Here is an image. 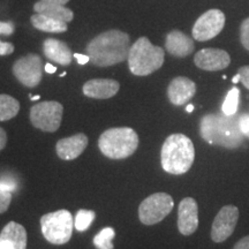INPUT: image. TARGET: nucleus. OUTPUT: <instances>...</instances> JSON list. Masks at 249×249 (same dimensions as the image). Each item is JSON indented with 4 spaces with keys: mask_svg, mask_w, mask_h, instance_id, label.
<instances>
[{
    "mask_svg": "<svg viewBox=\"0 0 249 249\" xmlns=\"http://www.w3.org/2000/svg\"><path fill=\"white\" fill-rule=\"evenodd\" d=\"M239 123V128H240L241 133L244 134V136L249 138V114H242L238 118Z\"/></svg>",
    "mask_w": 249,
    "mask_h": 249,
    "instance_id": "nucleus-28",
    "label": "nucleus"
},
{
    "mask_svg": "<svg viewBox=\"0 0 249 249\" xmlns=\"http://www.w3.org/2000/svg\"><path fill=\"white\" fill-rule=\"evenodd\" d=\"M73 217L68 210H58L40 218L43 236L52 245H65L73 233Z\"/></svg>",
    "mask_w": 249,
    "mask_h": 249,
    "instance_id": "nucleus-6",
    "label": "nucleus"
},
{
    "mask_svg": "<svg viewBox=\"0 0 249 249\" xmlns=\"http://www.w3.org/2000/svg\"><path fill=\"white\" fill-rule=\"evenodd\" d=\"M165 49L170 54L178 58H185L193 53L195 49L194 40L179 30L171 31L165 40Z\"/></svg>",
    "mask_w": 249,
    "mask_h": 249,
    "instance_id": "nucleus-18",
    "label": "nucleus"
},
{
    "mask_svg": "<svg viewBox=\"0 0 249 249\" xmlns=\"http://www.w3.org/2000/svg\"><path fill=\"white\" fill-rule=\"evenodd\" d=\"M30 21L34 28L45 31V33L60 34L65 33L67 30V22H64V21L57 20V18H50L44 14L36 13L30 18Z\"/></svg>",
    "mask_w": 249,
    "mask_h": 249,
    "instance_id": "nucleus-21",
    "label": "nucleus"
},
{
    "mask_svg": "<svg viewBox=\"0 0 249 249\" xmlns=\"http://www.w3.org/2000/svg\"><path fill=\"white\" fill-rule=\"evenodd\" d=\"M102 154L111 160H124L139 147V135L129 127H118L105 130L98 140Z\"/></svg>",
    "mask_w": 249,
    "mask_h": 249,
    "instance_id": "nucleus-5",
    "label": "nucleus"
},
{
    "mask_svg": "<svg viewBox=\"0 0 249 249\" xmlns=\"http://www.w3.org/2000/svg\"><path fill=\"white\" fill-rule=\"evenodd\" d=\"M43 51L46 58L62 66H67L71 62L73 54L70 46L62 40L54 38L45 39L43 43Z\"/></svg>",
    "mask_w": 249,
    "mask_h": 249,
    "instance_id": "nucleus-19",
    "label": "nucleus"
},
{
    "mask_svg": "<svg viewBox=\"0 0 249 249\" xmlns=\"http://www.w3.org/2000/svg\"><path fill=\"white\" fill-rule=\"evenodd\" d=\"M40 1L49 2V4H57V5H65L67 4L70 0H40Z\"/></svg>",
    "mask_w": 249,
    "mask_h": 249,
    "instance_id": "nucleus-36",
    "label": "nucleus"
},
{
    "mask_svg": "<svg viewBox=\"0 0 249 249\" xmlns=\"http://www.w3.org/2000/svg\"><path fill=\"white\" fill-rule=\"evenodd\" d=\"M238 74L240 75V81L245 88L249 90V66H242L239 68Z\"/></svg>",
    "mask_w": 249,
    "mask_h": 249,
    "instance_id": "nucleus-31",
    "label": "nucleus"
},
{
    "mask_svg": "<svg viewBox=\"0 0 249 249\" xmlns=\"http://www.w3.org/2000/svg\"><path fill=\"white\" fill-rule=\"evenodd\" d=\"M87 145H88V138L86 134L80 133L70 138L59 140L55 145V150L60 160H73L80 157V155L86 150Z\"/></svg>",
    "mask_w": 249,
    "mask_h": 249,
    "instance_id": "nucleus-15",
    "label": "nucleus"
},
{
    "mask_svg": "<svg viewBox=\"0 0 249 249\" xmlns=\"http://www.w3.org/2000/svg\"><path fill=\"white\" fill-rule=\"evenodd\" d=\"M174 207L172 196L166 193H156L148 196L139 207V218L144 225H155L170 214Z\"/></svg>",
    "mask_w": 249,
    "mask_h": 249,
    "instance_id": "nucleus-7",
    "label": "nucleus"
},
{
    "mask_svg": "<svg viewBox=\"0 0 249 249\" xmlns=\"http://www.w3.org/2000/svg\"><path fill=\"white\" fill-rule=\"evenodd\" d=\"M13 74L20 83L28 88H35L43 76L42 59L38 54L30 53L18 59L13 65Z\"/></svg>",
    "mask_w": 249,
    "mask_h": 249,
    "instance_id": "nucleus-9",
    "label": "nucleus"
},
{
    "mask_svg": "<svg viewBox=\"0 0 249 249\" xmlns=\"http://www.w3.org/2000/svg\"><path fill=\"white\" fill-rule=\"evenodd\" d=\"M12 202V192L6 191L0 186V213H4L8 210Z\"/></svg>",
    "mask_w": 249,
    "mask_h": 249,
    "instance_id": "nucleus-26",
    "label": "nucleus"
},
{
    "mask_svg": "<svg viewBox=\"0 0 249 249\" xmlns=\"http://www.w3.org/2000/svg\"><path fill=\"white\" fill-rule=\"evenodd\" d=\"M120 85L116 80L93 79L89 80L83 86V93L89 98L107 99L113 97L119 91Z\"/></svg>",
    "mask_w": 249,
    "mask_h": 249,
    "instance_id": "nucleus-17",
    "label": "nucleus"
},
{
    "mask_svg": "<svg viewBox=\"0 0 249 249\" xmlns=\"http://www.w3.org/2000/svg\"><path fill=\"white\" fill-rule=\"evenodd\" d=\"M198 227V207L193 197H186L178 208V229L182 235H192Z\"/></svg>",
    "mask_w": 249,
    "mask_h": 249,
    "instance_id": "nucleus-13",
    "label": "nucleus"
},
{
    "mask_svg": "<svg viewBox=\"0 0 249 249\" xmlns=\"http://www.w3.org/2000/svg\"><path fill=\"white\" fill-rule=\"evenodd\" d=\"M15 26L12 21H7V22H2L0 21V35L11 36L14 33Z\"/></svg>",
    "mask_w": 249,
    "mask_h": 249,
    "instance_id": "nucleus-29",
    "label": "nucleus"
},
{
    "mask_svg": "<svg viewBox=\"0 0 249 249\" xmlns=\"http://www.w3.org/2000/svg\"><path fill=\"white\" fill-rule=\"evenodd\" d=\"M39 98H40V96H30L31 101H38Z\"/></svg>",
    "mask_w": 249,
    "mask_h": 249,
    "instance_id": "nucleus-40",
    "label": "nucleus"
},
{
    "mask_svg": "<svg viewBox=\"0 0 249 249\" xmlns=\"http://www.w3.org/2000/svg\"><path fill=\"white\" fill-rule=\"evenodd\" d=\"M73 57L76 59L77 60V62H79L80 65H86L87 62H89L90 61V58H89V55L88 54H80V53H75V54H73Z\"/></svg>",
    "mask_w": 249,
    "mask_h": 249,
    "instance_id": "nucleus-35",
    "label": "nucleus"
},
{
    "mask_svg": "<svg viewBox=\"0 0 249 249\" xmlns=\"http://www.w3.org/2000/svg\"><path fill=\"white\" fill-rule=\"evenodd\" d=\"M239 81H240V75H239V74H236V75L232 79V82L233 83H238Z\"/></svg>",
    "mask_w": 249,
    "mask_h": 249,
    "instance_id": "nucleus-38",
    "label": "nucleus"
},
{
    "mask_svg": "<svg viewBox=\"0 0 249 249\" xmlns=\"http://www.w3.org/2000/svg\"><path fill=\"white\" fill-rule=\"evenodd\" d=\"M195 92V83L185 76H178L173 79L167 88V96H169L170 102L177 107L187 104L194 97Z\"/></svg>",
    "mask_w": 249,
    "mask_h": 249,
    "instance_id": "nucleus-14",
    "label": "nucleus"
},
{
    "mask_svg": "<svg viewBox=\"0 0 249 249\" xmlns=\"http://www.w3.org/2000/svg\"><path fill=\"white\" fill-rule=\"evenodd\" d=\"M96 218L95 211L92 210H86L81 209L77 211L75 222H74V226L79 232H85L89 229L93 220Z\"/></svg>",
    "mask_w": 249,
    "mask_h": 249,
    "instance_id": "nucleus-25",
    "label": "nucleus"
},
{
    "mask_svg": "<svg viewBox=\"0 0 249 249\" xmlns=\"http://www.w3.org/2000/svg\"><path fill=\"white\" fill-rule=\"evenodd\" d=\"M164 57L163 49L151 44L147 37H140L130 46L127 60L134 75L147 76L163 66Z\"/></svg>",
    "mask_w": 249,
    "mask_h": 249,
    "instance_id": "nucleus-4",
    "label": "nucleus"
},
{
    "mask_svg": "<svg viewBox=\"0 0 249 249\" xmlns=\"http://www.w3.org/2000/svg\"><path fill=\"white\" fill-rule=\"evenodd\" d=\"M34 11H35L36 13L48 15L50 18L61 20L64 21V22H71L74 18L71 9L65 7L64 5L49 4V2L44 1L36 2V4L34 5Z\"/></svg>",
    "mask_w": 249,
    "mask_h": 249,
    "instance_id": "nucleus-20",
    "label": "nucleus"
},
{
    "mask_svg": "<svg viewBox=\"0 0 249 249\" xmlns=\"http://www.w3.org/2000/svg\"><path fill=\"white\" fill-rule=\"evenodd\" d=\"M239 101H240V90L234 87V88H232L229 92H227L225 101L223 103V114L229 117L234 116L236 111H238Z\"/></svg>",
    "mask_w": 249,
    "mask_h": 249,
    "instance_id": "nucleus-23",
    "label": "nucleus"
},
{
    "mask_svg": "<svg viewBox=\"0 0 249 249\" xmlns=\"http://www.w3.org/2000/svg\"><path fill=\"white\" fill-rule=\"evenodd\" d=\"M65 75H66V71H64V73H62V74H61V75H60V76H61V77H64V76H65Z\"/></svg>",
    "mask_w": 249,
    "mask_h": 249,
    "instance_id": "nucleus-41",
    "label": "nucleus"
},
{
    "mask_svg": "<svg viewBox=\"0 0 249 249\" xmlns=\"http://www.w3.org/2000/svg\"><path fill=\"white\" fill-rule=\"evenodd\" d=\"M200 134L205 142L226 149H236L244 143V134L234 116L207 114L201 119Z\"/></svg>",
    "mask_w": 249,
    "mask_h": 249,
    "instance_id": "nucleus-2",
    "label": "nucleus"
},
{
    "mask_svg": "<svg viewBox=\"0 0 249 249\" xmlns=\"http://www.w3.org/2000/svg\"><path fill=\"white\" fill-rule=\"evenodd\" d=\"M0 249H27V231L21 224L9 222L0 233Z\"/></svg>",
    "mask_w": 249,
    "mask_h": 249,
    "instance_id": "nucleus-16",
    "label": "nucleus"
},
{
    "mask_svg": "<svg viewBox=\"0 0 249 249\" xmlns=\"http://www.w3.org/2000/svg\"><path fill=\"white\" fill-rule=\"evenodd\" d=\"M44 68H45L46 73H50V74H53V73H55V71H57V67L52 66L51 64H46Z\"/></svg>",
    "mask_w": 249,
    "mask_h": 249,
    "instance_id": "nucleus-37",
    "label": "nucleus"
},
{
    "mask_svg": "<svg viewBox=\"0 0 249 249\" xmlns=\"http://www.w3.org/2000/svg\"><path fill=\"white\" fill-rule=\"evenodd\" d=\"M129 36L120 30H108L99 34L87 45V54L95 66L108 67L128 58Z\"/></svg>",
    "mask_w": 249,
    "mask_h": 249,
    "instance_id": "nucleus-1",
    "label": "nucleus"
},
{
    "mask_svg": "<svg viewBox=\"0 0 249 249\" xmlns=\"http://www.w3.org/2000/svg\"><path fill=\"white\" fill-rule=\"evenodd\" d=\"M64 107L55 101L38 103L30 108V121L34 127L43 132L53 133L59 129Z\"/></svg>",
    "mask_w": 249,
    "mask_h": 249,
    "instance_id": "nucleus-8",
    "label": "nucleus"
},
{
    "mask_svg": "<svg viewBox=\"0 0 249 249\" xmlns=\"http://www.w3.org/2000/svg\"><path fill=\"white\" fill-rule=\"evenodd\" d=\"M195 65L200 70L217 71L225 70L231 64V57L220 49H203L195 54Z\"/></svg>",
    "mask_w": 249,
    "mask_h": 249,
    "instance_id": "nucleus-12",
    "label": "nucleus"
},
{
    "mask_svg": "<svg viewBox=\"0 0 249 249\" xmlns=\"http://www.w3.org/2000/svg\"><path fill=\"white\" fill-rule=\"evenodd\" d=\"M116 236V231L112 227H105L93 238V245L97 249H113L112 240Z\"/></svg>",
    "mask_w": 249,
    "mask_h": 249,
    "instance_id": "nucleus-24",
    "label": "nucleus"
},
{
    "mask_svg": "<svg viewBox=\"0 0 249 249\" xmlns=\"http://www.w3.org/2000/svg\"><path fill=\"white\" fill-rule=\"evenodd\" d=\"M239 220V209L235 205H225L214 217L211 227V239L213 242L220 244L229 239L234 232Z\"/></svg>",
    "mask_w": 249,
    "mask_h": 249,
    "instance_id": "nucleus-11",
    "label": "nucleus"
},
{
    "mask_svg": "<svg viewBox=\"0 0 249 249\" xmlns=\"http://www.w3.org/2000/svg\"><path fill=\"white\" fill-rule=\"evenodd\" d=\"M240 40L244 48L249 51V18H246L240 27Z\"/></svg>",
    "mask_w": 249,
    "mask_h": 249,
    "instance_id": "nucleus-27",
    "label": "nucleus"
},
{
    "mask_svg": "<svg viewBox=\"0 0 249 249\" xmlns=\"http://www.w3.org/2000/svg\"><path fill=\"white\" fill-rule=\"evenodd\" d=\"M14 52V45L12 43H4L0 40V55H8Z\"/></svg>",
    "mask_w": 249,
    "mask_h": 249,
    "instance_id": "nucleus-32",
    "label": "nucleus"
},
{
    "mask_svg": "<svg viewBox=\"0 0 249 249\" xmlns=\"http://www.w3.org/2000/svg\"><path fill=\"white\" fill-rule=\"evenodd\" d=\"M194 160V144L188 136L172 134L165 140L160 151L161 167L165 172L174 176L188 172Z\"/></svg>",
    "mask_w": 249,
    "mask_h": 249,
    "instance_id": "nucleus-3",
    "label": "nucleus"
},
{
    "mask_svg": "<svg viewBox=\"0 0 249 249\" xmlns=\"http://www.w3.org/2000/svg\"><path fill=\"white\" fill-rule=\"evenodd\" d=\"M225 26V15L219 9H209L197 18L193 27V37L198 42L213 39Z\"/></svg>",
    "mask_w": 249,
    "mask_h": 249,
    "instance_id": "nucleus-10",
    "label": "nucleus"
},
{
    "mask_svg": "<svg viewBox=\"0 0 249 249\" xmlns=\"http://www.w3.org/2000/svg\"><path fill=\"white\" fill-rule=\"evenodd\" d=\"M20 103L9 95H0V121H7L18 116Z\"/></svg>",
    "mask_w": 249,
    "mask_h": 249,
    "instance_id": "nucleus-22",
    "label": "nucleus"
},
{
    "mask_svg": "<svg viewBox=\"0 0 249 249\" xmlns=\"http://www.w3.org/2000/svg\"><path fill=\"white\" fill-rule=\"evenodd\" d=\"M233 249H249V235L242 238L234 245Z\"/></svg>",
    "mask_w": 249,
    "mask_h": 249,
    "instance_id": "nucleus-33",
    "label": "nucleus"
},
{
    "mask_svg": "<svg viewBox=\"0 0 249 249\" xmlns=\"http://www.w3.org/2000/svg\"><path fill=\"white\" fill-rule=\"evenodd\" d=\"M6 143H7V134L4 128L0 127V151L6 147Z\"/></svg>",
    "mask_w": 249,
    "mask_h": 249,
    "instance_id": "nucleus-34",
    "label": "nucleus"
},
{
    "mask_svg": "<svg viewBox=\"0 0 249 249\" xmlns=\"http://www.w3.org/2000/svg\"><path fill=\"white\" fill-rule=\"evenodd\" d=\"M0 186L9 192H14L17 189V182H15L13 178H9V177H5V178L0 179Z\"/></svg>",
    "mask_w": 249,
    "mask_h": 249,
    "instance_id": "nucleus-30",
    "label": "nucleus"
},
{
    "mask_svg": "<svg viewBox=\"0 0 249 249\" xmlns=\"http://www.w3.org/2000/svg\"><path fill=\"white\" fill-rule=\"evenodd\" d=\"M186 111H187V112H188V113H191V112H193V111H194V107H193V105H192V104H189V105H188V107H186Z\"/></svg>",
    "mask_w": 249,
    "mask_h": 249,
    "instance_id": "nucleus-39",
    "label": "nucleus"
}]
</instances>
